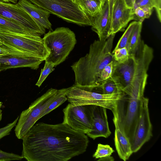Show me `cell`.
Instances as JSON below:
<instances>
[{
    "instance_id": "6",
    "label": "cell",
    "mask_w": 161,
    "mask_h": 161,
    "mask_svg": "<svg viewBox=\"0 0 161 161\" xmlns=\"http://www.w3.org/2000/svg\"><path fill=\"white\" fill-rule=\"evenodd\" d=\"M99 87L74 85L66 94L67 100L73 105H97L114 112L117 102L122 97L123 92L110 94L99 93Z\"/></svg>"
},
{
    "instance_id": "3",
    "label": "cell",
    "mask_w": 161,
    "mask_h": 161,
    "mask_svg": "<svg viewBox=\"0 0 161 161\" xmlns=\"http://www.w3.org/2000/svg\"><path fill=\"white\" fill-rule=\"evenodd\" d=\"M115 35H110L105 40H95L88 53L71 66L75 73V84L97 88L103 83L102 71L114 60L112 49Z\"/></svg>"
},
{
    "instance_id": "38",
    "label": "cell",
    "mask_w": 161,
    "mask_h": 161,
    "mask_svg": "<svg viewBox=\"0 0 161 161\" xmlns=\"http://www.w3.org/2000/svg\"><path fill=\"white\" fill-rule=\"evenodd\" d=\"M18 0H0V1L10 3H16Z\"/></svg>"
},
{
    "instance_id": "42",
    "label": "cell",
    "mask_w": 161,
    "mask_h": 161,
    "mask_svg": "<svg viewBox=\"0 0 161 161\" xmlns=\"http://www.w3.org/2000/svg\"><path fill=\"white\" fill-rule=\"evenodd\" d=\"M1 70H0V72H1Z\"/></svg>"
},
{
    "instance_id": "26",
    "label": "cell",
    "mask_w": 161,
    "mask_h": 161,
    "mask_svg": "<svg viewBox=\"0 0 161 161\" xmlns=\"http://www.w3.org/2000/svg\"><path fill=\"white\" fill-rule=\"evenodd\" d=\"M153 8L149 7H137L134 9L136 20L143 22L151 15Z\"/></svg>"
},
{
    "instance_id": "12",
    "label": "cell",
    "mask_w": 161,
    "mask_h": 161,
    "mask_svg": "<svg viewBox=\"0 0 161 161\" xmlns=\"http://www.w3.org/2000/svg\"><path fill=\"white\" fill-rule=\"evenodd\" d=\"M149 99L144 97L142 99L141 114L131 144L133 153L139 150L152 136V125L149 109Z\"/></svg>"
},
{
    "instance_id": "40",
    "label": "cell",
    "mask_w": 161,
    "mask_h": 161,
    "mask_svg": "<svg viewBox=\"0 0 161 161\" xmlns=\"http://www.w3.org/2000/svg\"><path fill=\"white\" fill-rule=\"evenodd\" d=\"M100 0V1H101L103 3H104L106 0Z\"/></svg>"
},
{
    "instance_id": "28",
    "label": "cell",
    "mask_w": 161,
    "mask_h": 161,
    "mask_svg": "<svg viewBox=\"0 0 161 161\" xmlns=\"http://www.w3.org/2000/svg\"><path fill=\"white\" fill-rule=\"evenodd\" d=\"M54 67L53 63L45 61L44 66L41 69L40 77L36 84V86L38 87L41 86L48 75L54 70Z\"/></svg>"
},
{
    "instance_id": "2",
    "label": "cell",
    "mask_w": 161,
    "mask_h": 161,
    "mask_svg": "<svg viewBox=\"0 0 161 161\" xmlns=\"http://www.w3.org/2000/svg\"><path fill=\"white\" fill-rule=\"evenodd\" d=\"M154 57L153 48L142 40L135 53L123 64L113 61L111 76L120 89L130 97H142L147 84L149 66Z\"/></svg>"
},
{
    "instance_id": "24",
    "label": "cell",
    "mask_w": 161,
    "mask_h": 161,
    "mask_svg": "<svg viewBox=\"0 0 161 161\" xmlns=\"http://www.w3.org/2000/svg\"><path fill=\"white\" fill-rule=\"evenodd\" d=\"M137 22V21H134L130 23L119 39L116 46L113 51L124 47H126L128 44L131 33Z\"/></svg>"
},
{
    "instance_id": "21",
    "label": "cell",
    "mask_w": 161,
    "mask_h": 161,
    "mask_svg": "<svg viewBox=\"0 0 161 161\" xmlns=\"http://www.w3.org/2000/svg\"><path fill=\"white\" fill-rule=\"evenodd\" d=\"M142 22L137 21L131 35L128 44L126 47L129 54H133L137 50L140 42Z\"/></svg>"
},
{
    "instance_id": "22",
    "label": "cell",
    "mask_w": 161,
    "mask_h": 161,
    "mask_svg": "<svg viewBox=\"0 0 161 161\" xmlns=\"http://www.w3.org/2000/svg\"><path fill=\"white\" fill-rule=\"evenodd\" d=\"M70 87L60 89V93L58 96L43 111L40 116V119L57 108L67 100L66 94Z\"/></svg>"
},
{
    "instance_id": "34",
    "label": "cell",
    "mask_w": 161,
    "mask_h": 161,
    "mask_svg": "<svg viewBox=\"0 0 161 161\" xmlns=\"http://www.w3.org/2000/svg\"><path fill=\"white\" fill-rule=\"evenodd\" d=\"M8 54H14L8 49L3 47L2 45L0 46V57Z\"/></svg>"
},
{
    "instance_id": "4",
    "label": "cell",
    "mask_w": 161,
    "mask_h": 161,
    "mask_svg": "<svg viewBox=\"0 0 161 161\" xmlns=\"http://www.w3.org/2000/svg\"><path fill=\"white\" fill-rule=\"evenodd\" d=\"M2 45L15 55L35 57L45 60L50 53L40 36L0 31Z\"/></svg>"
},
{
    "instance_id": "14",
    "label": "cell",
    "mask_w": 161,
    "mask_h": 161,
    "mask_svg": "<svg viewBox=\"0 0 161 161\" xmlns=\"http://www.w3.org/2000/svg\"><path fill=\"white\" fill-rule=\"evenodd\" d=\"M106 109L103 107L94 105L92 127L86 134L93 140L100 137L107 138L111 133L109 127Z\"/></svg>"
},
{
    "instance_id": "1",
    "label": "cell",
    "mask_w": 161,
    "mask_h": 161,
    "mask_svg": "<svg viewBox=\"0 0 161 161\" xmlns=\"http://www.w3.org/2000/svg\"><path fill=\"white\" fill-rule=\"evenodd\" d=\"M63 123L39 122L22 139V156L28 161H67L85 153L87 136Z\"/></svg>"
},
{
    "instance_id": "19",
    "label": "cell",
    "mask_w": 161,
    "mask_h": 161,
    "mask_svg": "<svg viewBox=\"0 0 161 161\" xmlns=\"http://www.w3.org/2000/svg\"><path fill=\"white\" fill-rule=\"evenodd\" d=\"M0 31H6L18 34L36 35L31 33L20 24L7 19L1 15Z\"/></svg>"
},
{
    "instance_id": "36",
    "label": "cell",
    "mask_w": 161,
    "mask_h": 161,
    "mask_svg": "<svg viewBox=\"0 0 161 161\" xmlns=\"http://www.w3.org/2000/svg\"><path fill=\"white\" fill-rule=\"evenodd\" d=\"M136 0H125L126 5L130 7L133 8Z\"/></svg>"
},
{
    "instance_id": "11",
    "label": "cell",
    "mask_w": 161,
    "mask_h": 161,
    "mask_svg": "<svg viewBox=\"0 0 161 161\" xmlns=\"http://www.w3.org/2000/svg\"><path fill=\"white\" fill-rule=\"evenodd\" d=\"M0 15L20 24L33 34L41 36L45 33V29L16 3L0 1Z\"/></svg>"
},
{
    "instance_id": "32",
    "label": "cell",
    "mask_w": 161,
    "mask_h": 161,
    "mask_svg": "<svg viewBox=\"0 0 161 161\" xmlns=\"http://www.w3.org/2000/svg\"><path fill=\"white\" fill-rule=\"evenodd\" d=\"M137 7H149L154 8L152 0H136L134 4L133 10Z\"/></svg>"
},
{
    "instance_id": "37",
    "label": "cell",
    "mask_w": 161,
    "mask_h": 161,
    "mask_svg": "<svg viewBox=\"0 0 161 161\" xmlns=\"http://www.w3.org/2000/svg\"><path fill=\"white\" fill-rule=\"evenodd\" d=\"M114 158L110 156L99 159L98 161H114Z\"/></svg>"
},
{
    "instance_id": "33",
    "label": "cell",
    "mask_w": 161,
    "mask_h": 161,
    "mask_svg": "<svg viewBox=\"0 0 161 161\" xmlns=\"http://www.w3.org/2000/svg\"><path fill=\"white\" fill-rule=\"evenodd\" d=\"M154 5V8L156 11L158 19L161 22V0H152Z\"/></svg>"
},
{
    "instance_id": "16",
    "label": "cell",
    "mask_w": 161,
    "mask_h": 161,
    "mask_svg": "<svg viewBox=\"0 0 161 161\" xmlns=\"http://www.w3.org/2000/svg\"><path fill=\"white\" fill-rule=\"evenodd\" d=\"M16 4L26 12L40 25L45 29L52 30V24L48 19L50 14L48 12L28 0H19Z\"/></svg>"
},
{
    "instance_id": "39",
    "label": "cell",
    "mask_w": 161,
    "mask_h": 161,
    "mask_svg": "<svg viewBox=\"0 0 161 161\" xmlns=\"http://www.w3.org/2000/svg\"><path fill=\"white\" fill-rule=\"evenodd\" d=\"M3 104V103L0 102V121H1L2 118V110L1 108Z\"/></svg>"
},
{
    "instance_id": "29",
    "label": "cell",
    "mask_w": 161,
    "mask_h": 161,
    "mask_svg": "<svg viewBox=\"0 0 161 161\" xmlns=\"http://www.w3.org/2000/svg\"><path fill=\"white\" fill-rule=\"evenodd\" d=\"M23 158L21 155L6 152L0 149V161L21 160Z\"/></svg>"
},
{
    "instance_id": "9",
    "label": "cell",
    "mask_w": 161,
    "mask_h": 161,
    "mask_svg": "<svg viewBox=\"0 0 161 161\" xmlns=\"http://www.w3.org/2000/svg\"><path fill=\"white\" fill-rule=\"evenodd\" d=\"M60 91V89L51 88L48 89L33 102L27 109L22 111L14 129L18 139H22L30 129L40 119L43 111L57 97Z\"/></svg>"
},
{
    "instance_id": "25",
    "label": "cell",
    "mask_w": 161,
    "mask_h": 161,
    "mask_svg": "<svg viewBox=\"0 0 161 161\" xmlns=\"http://www.w3.org/2000/svg\"><path fill=\"white\" fill-rule=\"evenodd\" d=\"M114 152V150L109 145L99 143L93 157L96 159L103 158L110 156Z\"/></svg>"
},
{
    "instance_id": "30",
    "label": "cell",
    "mask_w": 161,
    "mask_h": 161,
    "mask_svg": "<svg viewBox=\"0 0 161 161\" xmlns=\"http://www.w3.org/2000/svg\"><path fill=\"white\" fill-rule=\"evenodd\" d=\"M113 61L107 64L102 71L101 78L103 82L112 76L113 70Z\"/></svg>"
},
{
    "instance_id": "13",
    "label": "cell",
    "mask_w": 161,
    "mask_h": 161,
    "mask_svg": "<svg viewBox=\"0 0 161 161\" xmlns=\"http://www.w3.org/2000/svg\"><path fill=\"white\" fill-rule=\"evenodd\" d=\"M136 20L133 8L128 6L125 0H115L113 7L108 37L123 31L131 20Z\"/></svg>"
},
{
    "instance_id": "10",
    "label": "cell",
    "mask_w": 161,
    "mask_h": 161,
    "mask_svg": "<svg viewBox=\"0 0 161 161\" xmlns=\"http://www.w3.org/2000/svg\"><path fill=\"white\" fill-rule=\"evenodd\" d=\"M94 105L74 106L69 103L63 109V122L73 129L86 134L93 125Z\"/></svg>"
},
{
    "instance_id": "5",
    "label": "cell",
    "mask_w": 161,
    "mask_h": 161,
    "mask_svg": "<svg viewBox=\"0 0 161 161\" xmlns=\"http://www.w3.org/2000/svg\"><path fill=\"white\" fill-rule=\"evenodd\" d=\"M32 3L69 22L92 26L93 18L80 6L78 0H28Z\"/></svg>"
},
{
    "instance_id": "41",
    "label": "cell",
    "mask_w": 161,
    "mask_h": 161,
    "mask_svg": "<svg viewBox=\"0 0 161 161\" xmlns=\"http://www.w3.org/2000/svg\"><path fill=\"white\" fill-rule=\"evenodd\" d=\"M2 45V43L0 40V46Z\"/></svg>"
},
{
    "instance_id": "17",
    "label": "cell",
    "mask_w": 161,
    "mask_h": 161,
    "mask_svg": "<svg viewBox=\"0 0 161 161\" xmlns=\"http://www.w3.org/2000/svg\"><path fill=\"white\" fill-rule=\"evenodd\" d=\"M110 26L109 6L106 0L101 13L93 18L92 29L97 34L99 40H105L108 37Z\"/></svg>"
},
{
    "instance_id": "31",
    "label": "cell",
    "mask_w": 161,
    "mask_h": 161,
    "mask_svg": "<svg viewBox=\"0 0 161 161\" xmlns=\"http://www.w3.org/2000/svg\"><path fill=\"white\" fill-rule=\"evenodd\" d=\"M19 116H18L12 122L0 128V140L3 137L10 134L12 129L15 126Z\"/></svg>"
},
{
    "instance_id": "23",
    "label": "cell",
    "mask_w": 161,
    "mask_h": 161,
    "mask_svg": "<svg viewBox=\"0 0 161 161\" xmlns=\"http://www.w3.org/2000/svg\"><path fill=\"white\" fill-rule=\"evenodd\" d=\"M102 91V93L110 94L122 92L119 88L116 80L111 76L104 81L99 87Z\"/></svg>"
},
{
    "instance_id": "35",
    "label": "cell",
    "mask_w": 161,
    "mask_h": 161,
    "mask_svg": "<svg viewBox=\"0 0 161 161\" xmlns=\"http://www.w3.org/2000/svg\"><path fill=\"white\" fill-rule=\"evenodd\" d=\"M109 6V14L110 22L112 17V14L113 11V7L114 6V3L115 0H107Z\"/></svg>"
},
{
    "instance_id": "27",
    "label": "cell",
    "mask_w": 161,
    "mask_h": 161,
    "mask_svg": "<svg viewBox=\"0 0 161 161\" xmlns=\"http://www.w3.org/2000/svg\"><path fill=\"white\" fill-rule=\"evenodd\" d=\"M114 60L119 64H123L128 59L130 54L126 47L119 48L112 51Z\"/></svg>"
},
{
    "instance_id": "8",
    "label": "cell",
    "mask_w": 161,
    "mask_h": 161,
    "mask_svg": "<svg viewBox=\"0 0 161 161\" xmlns=\"http://www.w3.org/2000/svg\"><path fill=\"white\" fill-rule=\"evenodd\" d=\"M42 38L50 51V53L45 61L52 62L55 67L65 61L76 43L75 33L65 27L50 31Z\"/></svg>"
},
{
    "instance_id": "18",
    "label": "cell",
    "mask_w": 161,
    "mask_h": 161,
    "mask_svg": "<svg viewBox=\"0 0 161 161\" xmlns=\"http://www.w3.org/2000/svg\"><path fill=\"white\" fill-rule=\"evenodd\" d=\"M113 121L115 127L114 140L116 149L120 158L126 161L133 153L131 145L128 138L119 128L114 117Z\"/></svg>"
},
{
    "instance_id": "15",
    "label": "cell",
    "mask_w": 161,
    "mask_h": 161,
    "mask_svg": "<svg viewBox=\"0 0 161 161\" xmlns=\"http://www.w3.org/2000/svg\"><path fill=\"white\" fill-rule=\"evenodd\" d=\"M43 61L36 57L8 54L0 57V70L1 71L19 67H29L36 70Z\"/></svg>"
},
{
    "instance_id": "7",
    "label": "cell",
    "mask_w": 161,
    "mask_h": 161,
    "mask_svg": "<svg viewBox=\"0 0 161 161\" xmlns=\"http://www.w3.org/2000/svg\"><path fill=\"white\" fill-rule=\"evenodd\" d=\"M144 97H130L124 93L117 102L113 113L119 128L131 144L140 116Z\"/></svg>"
},
{
    "instance_id": "20",
    "label": "cell",
    "mask_w": 161,
    "mask_h": 161,
    "mask_svg": "<svg viewBox=\"0 0 161 161\" xmlns=\"http://www.w3.org/2000/svg\"><path fill=\"white\" fill-rule=\"evenodd\" d=\"M84 11L90 16L94 18L101 12L104 3L100 0H78Z\"/></svg>"
}]
</instances>
